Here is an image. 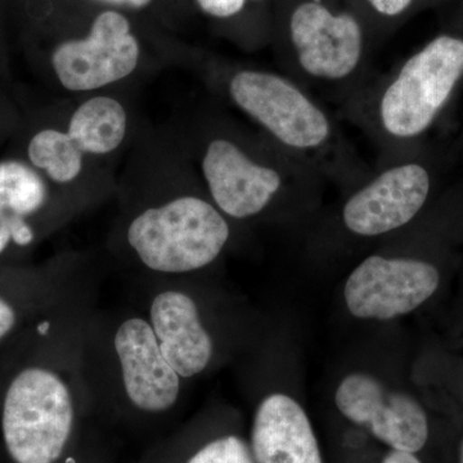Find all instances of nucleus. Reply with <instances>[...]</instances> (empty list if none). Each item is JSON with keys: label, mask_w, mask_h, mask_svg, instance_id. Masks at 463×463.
<instances>
[{"label": "nucleus", "mask_w": 463, "mask_h": 463, "mask_svg": "<svg viewBox=\"0 0 463 463\" xmlns=\"http://www.w3.org/2000/svg\"><path fill=\"white\" fill-rule=\"evenodd\" d=\"M184 151L210 199L233 223L310 205L325 181L259 130L216 111L201 116Z\"/></svg>", "instance_id": "5"}, {"label": "nucleus", "mask_w": 463, "mask_h": 463, "mask_svg": "<svg viewBox=\"0 0 463 463\" xmlns=\"http://www.w3.org/2000/svg\"><path fill=\"white\" fill-rule=\"evenodd\" d=\"M97 2L105 3V5H112V7L134 9V11H141L152 5L154 0H97Z\"/></svg>", "instance_id": "21"}, {"label": "nucleus", "mask_w": 463, "mask_h": 463, "mask_svg": "<svg viewBox=\"0 0 463 463\" xmlns=\"http://www.w3.org/2000/svg\"><path fill=\"white\" fill-rule=\"evenodd\" d=\"M206 16L219 21L240 17L248 8L250 0H194Z\"/></svg>", "instance_id": "17"}, {"label": "nucleus", "mask_w": 463, "mask_h": 463, "mask_svg": "<svg viewBox=\"0 0 463 463\" xmlns=\"http://www.w3.org/2000/svg\"><path fill=\"white\" fill-rule=\"evenodd\" d=\"M63 127L91 160L112 156L129 136V111L109 90L99 91L85 96L67 115Z\"/></svg>", "instance_id": "14"}, {"label": "nucleus", "mask_w": 463, "mask_h": 463, "mask_svg": "<svg viewBox=\"0 0 463 463\" xmlns=\"http://www.w3.org/2000/svg\"><path fill=\"white\" fill-rule=\"evenodd\" d=\"M143 54L129 17L120 9L106 8L83 36L52 45L43 71L67 93L88 96L130 80L141 70Z\"/></svg>", "instance_id": "9"}, {"label": "nucleus", "mask_w": 463, "mask_h": 463, "mask_svg": "<svg viewBox=\"0 0 463 463\" xmlns=\"http://www.w3.org/2000/svg\"><path fill=\"white\" fill-rule=\"evenodd\" d=\"M416 0H364L368 11L383 21H394L403 17Z\"/></svg>", "instance_id": "18"}, {"label": "nucleus", "mask_w": 463, "mask_h": 463, "mask_svg": "<svg viewBox=\"0 0 463 463\" xmlns=\"http://www.w3.org/2000/svg\"><path fill=\"white\" fill-rule=\"evenodd\" d=\"M20 156L35 167L65 197L79 214L99 203L108 191L87 181L91 158L72 141L62 124L53 118H36L21 127Z\"/></svg>", "instance_id": "12"}, {"label": "nucleus", "mask_w": 463, "mask_h": 463, "mask_svg": "<svg viewBox=\"0 0 463 463\" xmlns=\"http://www.w3.org/2000/svg\"><path fill=\"white\" fill-rule=\"evenodd\" d=\"M94 307L96 298L36 325L42 355L14 373L0 405L8 463H67L96 425L81 354Z\"/></svg>", "instance_id": "1"}, {"label": "nucleus", "mask_w": 463, "mask_h": 463, "mask_svg": "<svg viewBox=\"0 0 463 463\" xmlns=\"http://www.w3.org/2000/svg\"><path fill=\"white\" fill-rule=\"evenodd\" d=\"M81 354L94 422L146 435L175 419L185 381L167 364L141 310L94 307L85 323Z\"/></svg>", "instance_id": "3"}, {"label": "nucleus", "mask_w": 463, "mask_h": 463, "mask_svg": "<svg viewBox=\"0 0 463 463\" xmlns=\"http://www.w3.org/2000/svg\"><path fill=\"white\" fill-rule=\"evenodd\" d=\"M463 79V38L441 33L337 108L376 151V161L416 151Z\"/></svg>", "instance_id": "6"}, {"label": "nucleus", "mask_w": 463, "mask_h": 463, "mask_svg": "<svg viewBox=\"0 0 463 463\" xmlns=\"http://www.w3.org/2000/svg\"><path fill=\"white\" fill-rule=\"evenodd\" d=\"M209 87L257 130L325 181L350 190L373 166L361 156L325 102L282 71L209 60L200 66Z\"/></svg>", "instance_id": "4"}, {"label": "nucleus", "mask_w": 463, "mask_h": 463, "mask_svg": "<svg viewBox=\"0 0 463 463\" xmlns=\"http://www.w3.org/2000/svg\"><path fill=\"white\" fill-rule=\"evenodd\" d=\"M281 41L283 74L337 108L373 79L364 21L327 0L288 5Z\"/></svg>", "instance_id": "7"}, {"label": "nucleus", "mask_w": 463, "mask_h": 463, "mask_svg": "<svg viewBox=\"0 0 463 463\" xmlns=\"http://www.w3.org/2000/svg\"><path fill=\"white\" fill-rule=\"evenodd\" d=\"M383 463H421L413 453L404 452V450L392 449L388 456L383 458Z\"/></svg>", "instance_id": "22"}, {"label": "nucleus", "mask_w": 463, "mask_h": 463, "mask_svg": "<svg viewBox=\"0 0 463 463\" xmlns=\"http://www.w3.org/2000/svg\"><path fill=\"white\" fill-rule=\"evenodd\" d=\"M249 443L257 463H322L306 411L282 392L259 402Z\"/></svg>", "instance_id": "13"}, {"label": "nucleus", "mask_w": 463, "mask_h": 463, "mask_svg": "<svg viewBox=\"0 0 463 463\" xmlns=\"http://www.w3.org/2000/svg\"><path fill=\"white\" fill-rule=\"evenodd\" d=\"M252 2H259V0H252Z\"/></svg>", "instance_id": "25"}, {"label": "nucleus", "mask_w": 463, "mask_h": 463, "mask_svg": "<svg viewBox=\"0 0 463 463\" xmlns=\"http://www.w3.org/2000/svg\"><path fill=\"white\" fill-rule=\"evenodd\" d=\"M232 225L183 151L175 175L151 176L125 194L109 250L136 279L194 277L223 257Z\"/></svg>", "instance_id": "2"}, {"label": "nucleus", "mask_w": 463, "mask_h": 463, "mask_svg": "<svg viewBox=\"0 0 463 463\" xmlns=\"http://www.w3.org/2000/svg\"><path fill=\"white\" fill-rule=\"evenodd\" d=\"M335 403L347 420L370 429L392 449L416 453L428 441V417L419 402L386 388L371 374L354 373L344 377Z\"/></svg>", "instance_id": "11"}, {"label": "nucleus", "mask_w": 463, "mask_h": 463, "mask_svg": "<svg viewBox=\"0 0 463 463\" xmlns=\"http://www.w3.org/2000/svg\"><path fill=\"white\" fill-rule=\"evenodd\" d=\"M2 79V78H0ZM21 125L20 114L8 94L0 85V143L11 133H16Z\"/></svg>", "instance_id": "19"}, {"label": "nucleus", "mask_w": 463, "mask_h": 463, "mask_svg": "<svg viewBox=\"0 0 463 463\" xmlns=\"http://www.w3.org/2000/svg\"><path fill=\"white\" fill-rule=\"evenodd\" d=\"M67 463H111L109 448L106 447L96 425L88 431L78 452Z\"/></svg>", "instance_id": "16"}, {"label": "nucleus", "mask_w": 463, "mask_h": 463, "mask_svg": "<svg viewBox=\"0 0 463 463\" xmlns=\"http://www.w3.org/2000/svg\"><path fill=\"white\" fill-rule=\"evenodd\" d=\"M440 274L430 261L373 254L347 277L344 298L356 318L388 321L408 315L437 291Z\"/></svg>", "instance_id": "10"}, {"label": "nucleus", "mask_w": 463, "mask_h": 463, "mask_svg": "<svg viewBox=\"0 0 463 463\" xmlns=\"http://www.w3.org/2000/svg\"><path fill=\"white\" fill-rule=\"evenodd\" d=\"M21 313L5 298L0 297V343L17 330Z\"/></svg>", "instance_id": "20"}, {"label": "nucleus", "mask_w": 463, "mask_h": 463, "mask_svg": "<svg viewBox=\"0 0 463 463\" xmlns=\"http://www.w3.org/2000/svg\"><path fill=\"white\" fill-rule=\"evenodd\" d=\"M11 246H14L11 231H9L7 225L0 223V257L5 255Z\"/></svg>", "instance_id": "23"}, {"label": "nucleus", "mask_w": 463, "mask_h": 463, "mask_svg": "<svg viewBox=\"0 0 463 463\" xmlns=\"http://www.w3.org/2000/svg\"><path fill=\"white\" fill-rule=\"evenodd\" d=\"M461 463H463V444H462V449H461Z\"/></svg>", "instance_id": "24"}, {"label": "nucleus", "mask_w": 463, "mask_h": 463, "mask_svg": "<svg viewBox=\"0 0 463 463\" xmlns=\"http://www.w3.org/2000/svg\"><path fill=\"white\" fill-rule=\"evenodd\" d=\"M137 463H257L249 441L237 432L199 439L196 426L187 425L158 439Z\"/></svg>", "instance_id": "15"}, {"label": "nucleus", "mask_w": 463, "mask_h": 463, "mask_svg": "<svg viewBox=\"0 0 463 463\" xmlns=\"http://www.w3.org/2000/svg\"><path fill=\"white\" fill-rule=\"evenodd\" d=\"M437 169L422 147L376 161L367 178L347 190L337 223L353 239L389 236L412 223L434 190Z\"/></svg>", "instance_id": "8"}]
</instances>
